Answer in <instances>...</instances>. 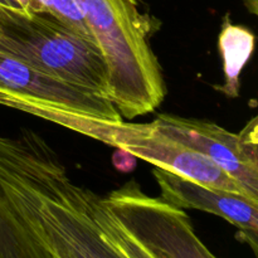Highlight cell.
Here are the masks:
<instances>
[{
    "instance_id": "7c38bea8",
    "label": "cell",
    "mask_w": 258,
    "mask_h": 258,
    "mask_svg": "<svg viewBox=\"0 0 258 258\" xmlns=\"http://www.w3.org/2000/svg\"><path fill=\"white\" fill-rule=\"evenodd\" d=\"M136 2H138V0H136Z\"/></svg>"
},
{
    "instance_id": "3957f363",
    "label": "cell",
    "mask_w": 258,
    "mask_h": 258,
    "mask_svg": "<svg viewBox=\"0 0 258 258\" xmlns=\"http://www.w3.org/2000/svg\"><path fill=\"white\" fill-rule=\"evenodd\" d=\"M43 120L120 149L134 158L153 164L155 168L173 171L206 186L248 197L241 184L224 173L219 166L202 154L159 134L151 122L133 123L123 120L103 122L62 113H49Z\"/></svg>"
},
{
    "instance_id": "52a82bcc",
    "label": "cell",
    "mask_w": 258,
    "mask_h": 258,
    "mask_svg": "<svg viewBox=\"0 0 258 258\" xmlns=\"http://www.w3.org/2000/svg\"><path fill=\"white\" fill-rule=\"evenodd\" d=\"M160 198L180 209H197L214 214L238 229V238L258 249V202L243 194L206 186L160 168L153 169Z\"/></svg>"
},
{
    "instance_id": "8fae6325",
    "label": "cell",
    "mask_w": 258,
    "mask_h": 258,
    "mask_svg": "<svg viewBox=\"0 0 258 258\" xmlns=\"http://www.w3.org/2000/svg\"><path fill=\"white\" fill-rule=\"evenodd\" d=\"M0 5H5V7H12V8H15V5L13 4L12 0H0Z\"/></svg>"
},
{
    "instance_id": "8992f818",
    "label": "cell",
    "mask_w": 258,
    "mask_h": 258,
    "mask_svg": "<svg viewBox=\"0 0 258 258\" xmlns=\"http://www.w3.org/2000/svg\"><path fill=\"white\" fill-rule=\"evenodd\" d=\"M257 122L258 118L252 117L234 134L211 121L160 113L151 125L165 138L209 159L258 202Z\"/></svg>"
},
{
    "instance_id": "7a4b0ae2",
    "label": "cell",
    "mask_w": 258,
    "mask_h": 258,
    "mask_svg": "<svg viewBox=\"0 0 258 258\" xmlns=\"http://www.w3.org/2000/svg\"><path fill=\"white\" fill-rule=\"evenodd\" d=\"M0 49L44 75L108 100V70L98 45L49 13L0 5Z\"/></svg>"
},
{
    "instance_id": "30bf717a",
    "label": "cell",
    "mask_w": 258,
    "mask_h": 258,
    "mask_svg": "<svg viewBox=\"0 0 258 258\" xmlns=\"http://www.w3.org/2000/svg\"><path fill=\"white\" fill-rule=\"evenodd\" d=\"M242 2H243L244 7L248 10V13L253 15L258 14V0H242Z\"/></svg>"
},
{
    "instance_id": "5b68a950",
    "label": "cell",
    "mask_w": 258,
    "mask_h": 258,
    "mask_svg": "<svg viewBox=\"0 0 258 258\" xmlns=\"http://www.w3.org/2000/svg\"><path fill=\"white\" fill-rule=\"evenodd\" d=\"M0 105L43 118L62 113L103 122L122 121L111 101L55 80L0 49Z\"/></svg>"
},
{
    "instance_id": "4fadbf2b",
    "label": "cell",
    "mask_w": 258,
    "mask_h": 258,
    "mask_svg": "<svg viewBox=\"0 0 258 258\" xmlns=\"http://www.w3.org/2000/svg\"><path fill=\"white\" fill-rule=\"evenodd\" d=\"M0 258H2V257H0Z\"/></svg>"
},
{
    "instance_id": "ba28073f",
    "label": "cell",
    "mask_w": 258,
    "mask_h": 258,
    "mask_svg": "<svg viewBox=\"0 0 258 258\" xmlns=\"http://www.w3.org/2000/svg\"><path fill=\"white\" fill-rule=\"evenodd\" d=\"M218 48L223 60L224 82L218 90L227 97H239V77L254 48V35L247 28L236 25L224 18L218 37Z\"/></svg>"
},
{
    "instance_id": "9c48e42d",
    "label": "cell",
    "mask_w": 258,
    "mask_h": 258,
    "mask_svg": "<svg viewBox=\"0 0 258 258\" xmlns=\"http://www.w3.org/2000/svg\"><path fill=\"white\" fill-rule=\"evenodd\" d=\"M92 209L96 222L106 241L121 258H154L133 234L118 223L117 219L102 204L101 197L96 193L92 194Z\"/></svg>"
},
{
    "instance_id": "277c9868",
    "label": "cell",
    "mask_w": 258,
    "mask_h": 258,
    "mask_svg": "<svg viewBox=\"0 0 258 258\" xmlns=\"http://www.w3.org/2000/svg\"><path fill=\"white\" fill-rule=\"evenodd\" d=\"M101 202L154 258H218L199 238L184 209L148 196L136 180Z\"/></svg>"
},
{
    "instance_id": "6da1fadb",
    "label": "cell",
    "mask_w": 258,
    "mask_h": 258,
    "mask_svg": "<svg viewBox=\"0 0 258 258\" xmlns=\"http://www.w3.org/2000/svg\"><path fill=\"white\" fill-rule=\"evenodd\" d=\"M108 70V100L123 118L154 112L166 96L150 43L153 23L136 0H76Z\"/></svg>"
}]
</instances>
